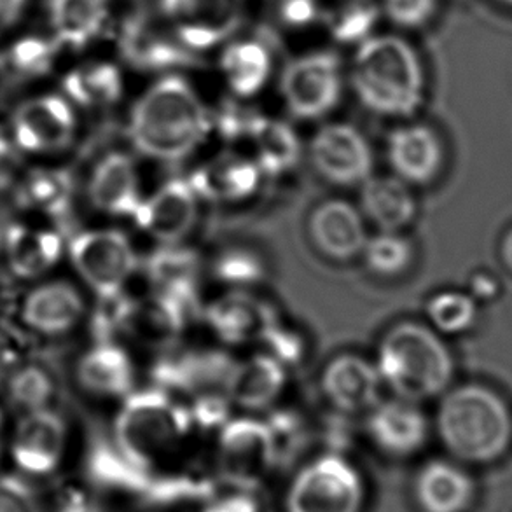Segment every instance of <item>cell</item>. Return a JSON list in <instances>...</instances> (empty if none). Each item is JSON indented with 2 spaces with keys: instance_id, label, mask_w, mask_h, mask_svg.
<instances>
[{
  "instance_id": "cell-17",
  "label": "cell",
  "mask_w": 512,
  "mask_h": 512,
  "mask_svg": "<svg viewBox=\"0 0 512 512\" xmlns=\"http://www.w3.org/2000/svg\"><path fill=\"white\" fill-rule=\"evenodd\" d=\"M263 177L252 156L222 153L196 168L187 180L200 200L240 203L257 193Z\"/></svg>"
},
{
  "instance_id": "cell-5",
  "label": "cell",
  "mask_w": 512,
  "mask_h": 512,
  "mask_svg": "<svg viewBox=\"0 0 512 512\" xmlns=\"http://www.w3.org/2000/svg\"><path fill=\"white\" fill-rule=\"evenodd\" d=\"M191 430L189 409L165 390L132 392L116 420V448L144 471L179 450Z\"/></svg>"
},
{
  "instance_id": "cell-42",
  "label": "cell",
  "mask_w": 512,
  "mask_h": 512,
  "mask_svg": "<svg viewBox=\"0 0 512 512\" xmlns=\"http://www.w3.org/2000/svg\"><path fill=\"white\" fill-rule=\"evenodd\" d=\"M55 48H51L41 39H25L14 44L11 51V63L16 70L25 76H37L49 69L53 62Z\"/></svg>"
},
{
  "instance_id": "cell-16",
  "label": "cell",
  "mask_w": 512,
  "mask_h": 512,
  "mask_svg": "<svg viewBox=\"0 0 512 512\" xmlns=\"http://www.w3.org/2000/svg\"><path fill=\"white\" fill-rule=\"evenodd\" d=\"M277 319L271 306L249 291H229L205 310V320L212 333L231 346L263 343L268 329Z\"/></svg>"
},
{
  "instance_id": "cell-40",
  "label": "cell",
  "mask_w": 512,
  "mask_h": 512,
  "mask_svg": "<svg viewBox=\"0 0 512 512\" xmlns=\"http://www.w3.org/2000/svg\"><path fill=\"white\" fill-rule=\"evenodd\" d=\"M53 392V383L46 371L39 367L18 369L9 380V394L20 408L28 411L44 409Z\"/></svg>"
},
{
  "instance_id": "cell-39",
  "label": "cell",
  "mask_w": 512,
  "mask_h": 512,
  "mask_svg": "<svg viewBox=\"0 0 512 512\" xmlns=\"http://www.w3.org/2000/svg\"><path fill=\"white\" fill-rule=\"evenodd\" d=\"M72 182L63 172L32 173L28 180V200L48 210L49 214L62 215L69 207Z\"/></svg>"
},
{
  "instance_id": "cell-11",
  "label": "cell",
  "mask_w": 512,
  "mask_h": 512,
  "mask_svg": "<svg viewBox=\"0 0 512 512\" xmlns=\"http://www.w3.org/2000/svg\"><path fill=\"white\" fill-rule=\"evenodd\" d=\"M313 167L336 186L364 184L373 172V153L366 137L352 125L322 126L310 142Z\"/></svg>"
},
{
  "instance_id": "cell-35",
  "label": "cell",
  "mask_w": 512,
  "mask_h": 512,
  "mask_svg": "<svg viewBox=\"0 0 512 512\" xmlns=\"http://www.w3.org/2000/svg\"><path fill=\"white\" fill-rule=\"evenodd\" d=\"M425 312L434 331L446 336H458L476 326L478 299L471 292L441 291L429 299Z\"/></svg>"
},
{
  "instance_id": "cell-13",
  "label": "cell",
  "mask_w": 512,
  "mask_h": 512,
  "mask_svg": "<svg viewBox=\"0 0 512 512\" xmlns=\"http://www.w3.org/2000/svg\"><path fill=\"white\" fill-rule=\"evenodd\" d=\"M367 430L374 446L388 457H413L429 441V420L416 402L380 401L369 411Z\"/></svg>"
},
{
  "instance_id": "cell-8",
  "label": "cell",
  "mask_w": 512,
  "mask_h": 512,
  "mask_svg": "<svg viewBox=\"0 0 512 512\" xmlns=\"http://www.w3.org/2000/svg\"><path fill=\"white\" fill-rule=\"evenodd\" d=\"M278 443L270 423L256 418L229 420L217 444V467L233 488L252 490L270 474Z\"/></svg>"
},
{
  "instance_id": "cell-31",
  "label": "cell",
  "mask_w": 512,
  "mask_h": 512,
  "mask_svg": "<svg viewBox=\"0 0 512 512\" xmlns=\"http://www.w3.org/2000/svg\"><path fill=\"white\" fill-rule=\"evenodd\" d=\"M83 313L81 294L63 282L35 289L23 306V319L28 326L46 334L69 331L81 320Z\"/></svg>"
},
{
  "instance_id": "cell-6",
  "label": "cell",
  "mask_w": 512,
  "mask_h": 512,
  "mask_svg": "<svg viewBox=\"0 0 512 512\" xmlns=\"http://www.w3.org/2000/svg\"><path fill=\"white\" fill-rule=\"evenodd\" d=\"M366 483L340 455H322L294 476L285 492V512H362Z\"/></svg>"
},
{
  "instance_id": "cell-43",
  "label": "cell",
  "mask_w": 512,
  "mask_h": 512,
  "mask_svg": "<svg viewBox=\"0 0 512 512\" xmlns=\"http://www.w3.org/2000/svg\"><path fill=\"white\" fill-rule=\"evenodd\" d=\"M0 512H44V509L23 479L0 476Z\"/></svg>"
},
{
  "instance_id": "cell-3",
  "label": "cell",
  "mask_w": 512,
  "mask_h": 512,
  "mask_svg": "<svg viewBox=\"0 0 512 512\" xmlns=\"http://www.w3.org/2000/svg\"><path fill=\"white\" fill-rule=\"evenodd\" d=\"M436 427L444 448L467 464L495 462L511 446V409L497 390L481 383L448 388Z\"/></svg>"
},
{
  "instance_id": "cell-12",
  "label": "cell",
  "mask_w": 512,
  "mask_h": 512,
  "mask_svg": "<svg viewBox=\"0 0 512 512\" xmlns=\"http://www.w3.org/2000/svg\"><path fill=\"white\" fill-rule=\"evenodd\" d=\"M200 215V198L189 180L172 179L140 203L133 219L161 245L182 243L193 233Z\"/></svg>"
},
{
  "instance_id": "cell-10",
  "label": "cell",
  "mask_w": 512,
  "mask_h": 512,
  "mask_svg": "<svg viewBox=\"0 0 512 512\" xmlns=\"http://www.w3.org/2000/svg\"><path fill=\"white\" fill-rule=\"evenodd\" d=\"M160 18L189 51H203L240 28L243 0H160Z\"/></svg>"
},
{
  "instance_id": "cell-27",
  "label": "cell",
  "mask_w": 512,
  "mask_h": 512,
  "mask_svg": "<svg viewBox=\"0 0 512 512\" xmlns=\"http://www.w3.org/2000/svg\"><path fill=\"white\" fill-rule=\"evenodd\" d=\"M360 208L364 219L380 231L401 233L415 221L416 200L399 177H369L362 184Z\"/></svg>"
},
{
  "instance_id": "cell-14",
  "label": "cell",
  "mask_w": 512,
  "mask_h": 512,
  "mask_svg": "<svg viewBox=\"0 0 512 512\" xmlns=\"http://www.w3.org/2000/svg\"><path fill=\"white\" fill-rule=\"evenodd\" d=\"M387 158L395 177L409 186H427L443 172L446 154L439 133L415 123L399 126L390 133Z\"/></svg>"
},
{
  "instance_id": "cell-1",
  "label": "cell",
  "mask_w": 512,
  "mask_h": 512,
  "mask_svg": "<svg viewBox=\"0 0 512 512\" xmlns=\"http://www.w3.org/2000/svg\"><path fill=\"white\" fill-rule=\"evenodd\" d=\"M212 126L214 119L193 84L179 74H163L137 98L128 135L142 156L173 163L193 154Z\"/></svg>"
},
{
  "instance_id": "cell-29",
  "label": "cell",
  "mask_w": 512,
  "mask_h": 512,
  "mask_svg": "<svg viewBox=\"0 0 512 512\" xmlns=\"http://www.w3.org/2000/svg\"><path fill=\"white\" fill-rule=\"evenodd\" d=\"M146 273L154 292L168 298L198 301L201 259L193 249L180 243L161 245L147 259Z\"/></svg>"
},
{
  "instance_id": "cell-19",
  "label": "cell",
  "mask_w": 512,
  "mask_h": 512,
  "mask_svg": "<svg viewBox=\"0 0 512 512\" xmlns=\"http://www.w3.org/2000/svg\"><path fill=\"white\" fill-rule=\"evenodd\" d=\"M308 231L312 242L324 256L333 261H352L362 256L367 231L364 215L345 200L324 201L313 210Z\"/></svg>"
},
{
  "instance_id": "cell-50",
  "label": "cell",
  "mask_w": 512,
  "mask_h": 512,
  "mask_svg": "<svg viewBox=\"0 0 512 512\" xmlns=\"http://www.w3.org/2000/svg\"><path fill=\"white\" fill-rule=\"evenodd\" d=\"M493 2H497L499 6L507 7V9H512V0H493Z\"/></svg>"
},
{
  "instance_id": "cell-32",
  "label": "cell",
  "mask_w": 512,
  "mask_h": 512,
  "mask_svg": "<svg viewBox=\"0 0 512 512\" xmlns=\"http://www.w3.org/2000/svg\"><path fill=\"white\" fill-rule=\"evenodd\" d=\"M247 142L252 146V158L264 175L278 177L298 165L301 142L284 121L259 116Z\"/></svg>"
},
{
  "instance_id": "cell-47",
  "label": "cell",
  "mask_w": 512,
  "mask_h": 512,
  "mask_svg": "<svg viewBox=\"0 0 512 512\" xmlns=\"http://www.w3.org/2000/svg\"><path fill=\"white\" fill-rule=\"evenodd\" d=\"M18 364H20V352L18 348L13 346L9 341L6 334L0 331V383L13 376L18 371Z\"/></svg>"
},
{
  "instance_id": "cell-45",
  "label": "cell",
  "mask_w": 512,
  "mask_h": 512,
  "mask_svg": "<svg viewBox=\"0 0 512 512\" xmlns=\"http://www.w3.org/2000/svg\"><path fill=\"white\" fill-rule=\"evenodd\" d=\"M200 512H263L252 490L233 488L226 495H219L207 502Z\"/></svg>"
},
{
  "instance_id": "cell-2",
  "label": "cell",
  "mask_w": 512,
  "mask_h": 512,
  "mask_svg": "<svg viewBox=\"0 0 512 512\" xmlns=\"http://www.w3.org/2000/svg\"><path fill=\"white\" fill-rule=\"evenodd\" d=\"M348 79L360 104L383 118H413L427 95L422 56L402 35H369L359 42Z\"/></svg>"
},
{
  "instance_id": "cell-30",
  "label": "cell",
  "mask_w": 512,
  "mask_h": 512,
  "mask_svg": "<svg viewBox=\"0 0 512 512\" xmlns=\"http://www.w3.org/2000/svg\"><path fill=\"white\" fill-rule=\"evenodd\" d=\"M48 9L56 42L69 48L88 46L111 18L109 0H49Z\"/></svg>"
},
{
  "instance_id": "cell-22",
  "label": "cell",
  "mask_w": 512,
  "mask_h": 512,
  "mask_svg": "<svg viewBox=\"0 0 512 512\" xmlns=\"http://www.w3.org/2000/svg\"><path fill=\"white\" fill-rule=\"evenodd\" d=\"M287 381L284 364L270 353L235 362L224 394L233 406L245 411H263L275 404Z\"/></svg>"
},
{
  "instance_id": "cell-36",
  "label": "cell",
  "mask_w": 512,
  "mask_h": 512,
  "mask_svg": "<svg viewBox=\"0 0 512 512\" xmlns=\"http://www.w3.org/2000/svg\"><path fill=\"white\" fill-rule=\"evenodd\" d=\"M362 256L371 273L378 277L394 278L408 270L413 263L415 250L413 243L401 233L380 231L373 238H367Z\"/></svg>"
},
{
  "instance_id": "cell-33",
  "label": "cell",
  "mask_w": 512,
  "mask_h": 512,
  "mask_svg": "<svg viewBox=\"0 0 512 512\" xmlns=\"http://www.w3.org/2000/svg\"><path fill=\"white\" fill-rule=\"evenodd\" d=\"M121 70L111 62H88L79 65L63 79V90L77 105L102 109L116 104L123 95Z\"/></svg>"
},
{
  "instance_id": "cell-28",
  "label": "cell",
  "mask_w": 512,
  "mask_h": 512,
  "mask_svg": "<svg viewBox=\"0 0 512 512\" xmlns=\"http://www.w3.org/2000/svg\"><path fill=\"white\" fill-rule=\"evenodd\" d=\"M77 378L91 394L126 397L132 394L135 366L125 348L107 341L98 343L84 355L77 367Z\"/></svg>"
},
{
  "instance_id": "cell-24",
  "label": "cell",
  "mask_w": 512,
  "mask_h": 512,
  "mask_svg": "<svg viewBox=\"0 0 512 512\" xmlns=\"http://www.w3.org/2000/svg\"><path fill=\"white\" fill-rule=\"evenodd\" d=\"M119 48L128 62L146 70H167L186 62L189 49L163 21V28L144 16H132L121 30Z\"/></svg>"
},
{
  "instance_id": "cell-37",
  "label": "cell",
  "mask_w": 512,
  "mask_h": 512,
  "mask_svg": "<svg viewBox=\"0 0 512 512\" xmlns=\"http://www.w3.org/2000/svg\"><path fill=\"white\" fill-rule=\"evenodd\" d=\"M380 11L374 0H336L327 23L336 39L359 44L373 35L371 32Z\"/></svg>"
},
{
  "instance_id": "cell-7",
  "label": "cell",
  "mask_w": 512,
  "mask_h": 512,
  "mask_svg": "<svg viewBox=\"0 0 512 512\" xmlns=\"http://www.w3.org/2000/svg\"><path fill=\"white\" fill-rule=\"evenodd\" d=\"M287 111L301 121L326 118L338 107L343 93V65L333 51L319 49L287 63L280 83Z\"/></svg>"
},
{
  "instance_id": "cell-9",
  "label": "cell",
  "mask_w": 512,
  "mask_h": 512,
  "mask_svg": "<svg viewBox=\"0 0 512 512\" xmlns=\"http://www.w3.org/2000/svg\"><path fill=\"white\" fill-rule=\"evenodd\" d=\"M72 263L98 298L125 292L139 268L130 238L116 229H97L77 235L70 243Z\"/></svg>"
},
{
  "instance_id": "cell-15",
  "label": "cell",
  "mask_w": 512,
  "mask_h": 512,
  "mask_svg": "<svg viewBox=\"0 0 512 512\" xmlns=\"http://www.w3.org/2000/svg\"><path fill=\"white\" fill-rule=\"evenodd\" d=\"M74 133V111L58 95L32 98L14 114V137L27 151H58L69 146Z\"/></svg>"
},
{
  "instance_id": "cell-21",
  "label": "cell",
  "mask_w": 512,
  "mask_h": 512,
  "mask_svg": "<svg viewBox=\"0 0 512 512\" xmlns=\"http://www.w3.org/2000/svg\"><path fill=\"white\" fill-rule=\"evenodd\" d=\"M233 366L235 360L229 359L226 353L200 350L161 360L154 374L160 383V390L173 388L196 397L208 392H224Z\"/></svg>"
},
{
  "instance_id": "cell-49",
  "label": "cell",
  "mask_w": 512,
  "mask_h": 512,
  "mask_svg": "<svg viewBox=\"0 0 512 512\" xmlns=\"http://www.w3.org/2000/svg\"><path fill=\"white\" fill-rule=\"evenodd\" d=\"M500 257H502L504 266L512 273V228L507 231L500 242Z\"/></svg>"
},
{
  "instance_id": "cell-48",
  "label": "cell",
  "mask_w": 512,
  "mask_h": 512,
  "mask_svg": "<svg viewBox=\"0 0 512 512\" xmlns=\"http://www.w3.org/2000/svg\"><path fill=\"white\" fill-rule=\"evenodd\" d=\"M28 0H0V34L13 28L21 20Z\"/></svg>"
},
{
  "instance_id": "cell-26",
  "label": "cell",
  "mask_w": 512,
  "mask_h": 512,
  "mask_svg": "<svg viewBox=\"0 0 512 512\" xmlns=\"http://www.w3.org/2000/svg\"><path fill=\"white\" fill-rule=\"evenodd\" d=\"M415 495L423 512H464L474 499V483L462 467L432 460L416 476Z\"/></svg>"
},
{
  "instance_id": "cell-41",
  "label": "cell",
  "mask_w": 512,
  "mask_h": 512,
  "mask_svg": "<svg viewBox=\"0 0 512 512\" xmlns=\"http://www.w3.org/2000/svg\"><path fill=\"white\" fill-rule=\"evenodd\" d=\"M380 9L395 27L418 30L436 18L439 0H381Z\"/></svg>"
},
{
  "instance_id": "cell-20",
  "label": "cell",
  "mask_w": 512,
  "mask_h": 512,
  "mask_svg": "<svg viewBox=\"0 0 512 512\" xmlns=\"http://www.w3.org/2000/svg\"><path fill=\"white\" fill-rule=\"evenodd\" d=\"M65 448V423L46 409L30 411L21 420L13 443V458L21 471L44 476L55 471Z\"/></svg>"
},
{
  "instance_id": "cell-23",
  "label": "cell",
  "mask_w": 512,
  "mask_h": 512,
  "mask_svg": "<svg viewBox=\"0 0 512 512\" xmlns=\"http://www.w3.org/2000/svg\"><path fill=\"white\" fill-rule=\"evenodd\" d=\"M88 194L93 207L114 217H133L140 203L139 172L125 153L107 154L91 173Z\"/></svg>"
},
{
  "instance_id": "cell-38",
  "label": "cell",
  "mask_w": 512,
  "mask_h": 512,
  "mask_svg": "<svg viewBox=\"0 0 512 512\" xmlns=\"http://www.w3.org/2000/svg\"><path fill=\"white\" fill-rule=\"evenodd\" d=\"M215 277L231 291H245L257 285L264 278V264L259 256L247 249H228L217 257L214 266Z\"/></svg>"
},
{
  "instance_id": "cell-18",
  "label": "cell",
  "mask_w": 512,
  "mask_h": 512,
  "mask_svg": "<svg viewBox=\"0 0 512 512\" xmlns=\"http://www.w3.org/2000/svg\"><path fill=\"white\" fill-rule=\"evenodd\" d=\"M320 383L327 401L345 413L371 411L381 401L383 381L378 367L360 355L343 353L331 360Z\"/></svg>"
},
{
  "instance_id": "cell-46",
  "label": "cell",
  "mask_w": 512,
  "mask_h": 512,
  "mask_svg": "<svg viewBox=\"0 0 512 512\" xmlns=\"http://www.w3.org/2000/svg\"><path fill=\"white\" fill-rule=\"evenodd\" d=\"M56 512H93V502L79 486L63 485L56 493Z\"/></svg>"
},
{
  "instance_id": "cell-44",
  "label": "cell",
  "mask_w": 512,
  "mask_h": 512,
  "mask_svg": "<svg viewBox=\"0 0 512 512\" xmlns=\"http://www.w3.org/2000/svg\"><path fill=\"white\" fill-rule=\"evenodd\" d=\"M263 343L268 346V353L271 357H275L285 367L287 364L299 362L303 357V340L299 338L298 333L282 326L278 319L268 329Z\"/></svg>"
},
{
  "instance_id": "cell-4",
  "label": "cell",
  "mask_w": 512,
  "mask_h": 512,
  "mask_svg": "<svg viewBox=\"0 0 512 512\" xmlns=\"http://www.w3.org/2000/svg\"><path fill=\"white\" fill-rule=\"evenodd\" d=\"M376 367L395 397L423 402L443 395L455 374V360L441 334L418 322L388 329L378 346Z\"/></svg>"
},
{
  "instance_id": "cell-25",
  "label": "cell",
  "mask_w": 512,
  "mask_h": 512,
  "mask_svg": "<svg viewBox=\"0 0 512 512\" xmlns=\"http://www.w3.org/2000/svg\"><path fill=\"white\" fill-rule=\"evenodd\" d=\"M219 70L228 90L238 98H254L270 83L273 53L257 39H238L224 44Z\"/></svg>"
},
{
  "instance_id": "cell-34",
  "label": "cell",
  "mask_w": 512,
  "mask_h": 512,
  "mask_svg": "<svg viewBox=\"0 0 512 512\" xmlns=\"http://www.w3.org/2000/svg\"><path fill=\"white\" fill-rule=\"evenodd\" d=\"M6 247L14 273L35 277L58 259L62 240L55 233H34L16 226L7 231Z\"/></svg>"
}]
</instances>
